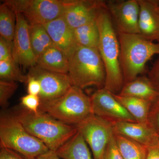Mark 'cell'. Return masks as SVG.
Segmentation results:
<instances>
[{
    "instance_id": "cell-1",
    "label": "cell",
    "mask_w": 159,
    "mask_h": 159,
    "mask_svg": "<svg viewBox=\"0 0 159 159\" xmlns=\"http://www.w3.org/2000/svg\"><path fill=\"white\" fill-rule=\"evenodd\" d=\"M96 21L99 32L98 50L106 71L104 88L112 93L119 94L125 84L120 64V44L105 2L98 11Z\"/></svg>"
},
{
    "instance_id": "cell-2",
    "label": "cell",
    "mask_w": 159,
    "mask_h": 159,
    "mask_svg": "<svg viewBox=\"0 0 159 159\" xmlns=\"http://www.w3.org/2000/svg\"><path fill=\"white\" fill-rule=\"evenodd\" d=\"M17 108L12 113L29 133L50 150L57 151L78 131L77 126L61 122L42 111L32 112L22 106Z\"/></svg>"
},
{
    "instance_id": "cell-3",
    "label": "cell",
    "mask_w": 159,
    "mask_h": 159,
    "mask_svg": "<svg viewBox=\"0 0 159 159\" xmlns=\"http://www.w3.org/2000/svg\"><path fill=\"white\" fill-rule=\"evenodd\" d=\"M118 34L120 64L125 84L140 76L148 61L154 55H159V43L147 39L139 34Z\"/></svg>"
},
{
    "instance_id": "cell-4",
    "label": "cell",
    "mask_w": 159,
    "mask_h": 159,
    "mask_svg": "<svg viewBox=\"0 0 159 159\" xmlns=\"http://www.w3.org/2000/svg\"><path fill=\"white\" fill-rule=\"evenodd\" d=\"M68 75L74 86L104 88L106 71L98 49L78 46L68 58Z\"/></svg>"
},
{
    "instance_id": "cell-5",
    "label": "cell",
    "mask_w": 159,
    "mask_h": 159,
    "mask_svg": "<svg viewBox=\"0 0 159 159\" xmlns=\"http://www.w3.org/2000/svg\"><path fill=\"white\" fill-rule=\"evenodd\" d=\"M0 147L14 151L26 159H36L49 150L26 130L14 114L6 112L0 117Z\"/></svg>"
},
{
    "instance_id": "cell-6",
    "label": "cell",
    "mask_w": 159,
    "mask_h": 159,
    "mask_svg": "<svg viewBox=\"0 0 159 159\" xmlns=\"http://www.w3.org/2000/svg\"><path fill=\"white\" fill-rule=\"evenodd\" d=\"M39 110L63 123L75 126L93 115L90 97L74 86L59 98L40 102Z\"/></svg>"
},
{
    "instance_id": "cell-7",
    "label": "cell",
    "mask_w": 159,
    "mask_h": 159,
    "mask_svg": "<svg viewBox=\"0 0 159 159\" xmlns=\"http://www.w3.org/2000/svg\"><path fill=\"white\" fill-rule=\"evenodd\" d=\"M3 3L15 13L22 14L29 25H45L62 16L65 1L7 0Z\"/></svg>"
},
{
    "instance_id": "cell-8",
    "label": "cell",
    "mask_w": 159,
    "mask_h": 159,
    "mask_svg": "<svg viewBox=\"0 0 159 159\" xmlns=\"http://www.w3.org/2000/svg\"><path fill=\"white\" fill-rule=\"evenodd\" d=\"M90 148L94 159H101L110 140L113 136L112 124L93 115L77 126Z\"/></svg>"
},
{
    "instance_id": "cell-9",
    "label": "cell",
    "mask_w": 159,
    "mask_h": 159,
    "mask_svg": "<svg viewBox=\"0 0 159 159\" xmlns=\"http://www.w3.org/2000/svg\"><path fill=\"white\" fill-rule=\"evenodd\" d=\"M90 97L93 115L112 124L119 122H137L113 94L105 89H98Z\"/></svg>"
},
{
    "instance_id": "cell-10",
    "label": "cell",
    "mask_w": 159,
    "mask_h": 159,
    "mask_svg": "<svg viewBox=\"0 0 159 159\" xmlns=\"http://www.w3.org/2000/svg\"><path fill=\"white\" fill-rule=\"evenodd\" d=\"M28 75L35 77L40 84V102L57 99L73 86L68 74H59L46 70L35 66L31 68Z\"/></svg>"
},
{
    "instance_id": "cell-11",
    "label": "cell",
    "mask_w": 159,
    "mask_h": 159,
    "mask_svg": "<svg viewBox=\"0 0 159 159\" xmlns=\"http://www.w3.org/2000/svg\"><path fill=\"white\" fill-rule=\"evenodd\" d=\"M105 5L118 33L139 34L138 0L109 1Z\"/></svg>"
},
{
    "instance_id": "cell-12",
    "label": "cell",
    "mask_w": 159,
    "mask_h": 159,
    "mask_svg": "<svg viewBox=\"0 0 159 159\" xmlns=\"http://www.w3.org/2000/svg\"><path fill=\"white\" fill-rule=\"evenodd\" d=\"M15 13L16 22L13 40L12 57L18 65L31 68L36 66V58L30 41L29 24L22 14Z\"/></svg>"
},
{
    "instance_id": "cell-13",
    "label": "cell",
    "mask_w": 159,
    "mask_h": 159,
    "mask_svg": "<svg viewBox=\"0 0 159 159\" xmlns=\"http://www.w3.org/2000/svg\"><path fill=\"white\" fill-rule=\"evenodd\" d=\"M62 16L72 29H75L97 19L99 9L105 2L99 1H65Z\"/></svg>"
},
{
    "instance_id": "cell-14",
    "label": "cell",
    "mask_w": 159,
    "mask_h": 159,
    "mask_svg": "<svg viewBox=\"0 0 159 159\" xmlns=\"http://www.w3.org/2000/svg\"><path fill=\"white\" fill-rule=\"evenodd\" d=\"M43 26L54 45L60 49L69 58L78 46L74 29L69 25L62 16Z\"/></svg>"
},
{
    "instance_id": "cell-15",
    "label": "cell",
    "mask_w": 159,
    "mask_h": 159,
    "mask_svg": "<svg viewBox=\"0 0 159 159\" xmlns=\"http://www.w3.org/2000/svg\"><path fill=\"white\" fill-rule=\"evenodd\" d=\"M158 1L138 0L139 34L151 41L159 40Z\"/></svg>"
},
{
    "instance_id": "cell-16",
    "label": "cell",
    "mask_w": 159,
    "mask_h": 159,
    "mask_svg": "<svg viewBox=\"0 0 159 159\" xmlns=\"http://www.w3.org/2000/svg\"><path fill=\"white\" fill-rule=\"evenodd\" d=\"M112 125L114 134L127 137L146 147L159 144V136L149 123L119 122Z\"/></svg>"
},
{
    "instance_id": "cell-17",
    "label": "cell",
    "mask_w": 159,
    "mask_h": 159,
    "mask_svg": "<svg viewBox=\"0 0 159 159\" xmlns=\"http://www.w3.org/2000/svg\"><path fill=\"white\" fill-rule=\"evenodd\" d=\"M36 65L46 70L68 74V58L63 51L54 45L47 49L36 58Z\"/></svg>"
},
{
    "instance_id": "cell-18",
    "label": "cell",
    "mask_w": 159,
    "mask_h": 159,
    "mask_svg": "<svg viewBox=\"0 0 159 159\" xmlns=\"http://www.w3.org/2000/svg\"><path fill=\"white\" fill-rule=\"evenodd\" d=\"M121 96L136 97L152 102L159 96L150 80L145 76H140L124 84L119 94Z\"/></svg>"
},
{
    "instance_id": "cell-19",
    "label": "cell",
    "mask_w": 159,
    "mask_h": 159,
    "mask_svg": "<svg viewBox=\"0 0 159 159\" xmlns=\"http://www.w3.org/2000/svg\"><path fill=\"white\" fill-rule=\"evenodd\" d=\"M63 159H94L85 140L78 131L56 151Z\"/></svg>"
},
{
    "instance_id": "cell-20",
    "label": "cell",
    "mask_w": 159,
    "mask_h": 159,
    "mask_svg": "<svg viewBox=\"0 0 159 159\" xmlns=\"http://www.w3.org/2000/svg\"><path fill=\"white\" fill-rule=\"evenodd\" d=\"M114 97L131 115L137 122L148 123L152 102L136 97L114 94Z\"/></svg>"
},
{
    "instance_id": "cell-21",
    "label": "cell",
    "mask_w": 159,
    "mask_h": 159,
    "mask_svg": "<svg viewBox=\"0 0 159 159\" xmlns=\"http://www.w3.org/2000/svg\"><path fill=\"white\" fill-rule=\"evenodd\" d=\"M119 151L124 159H146L147 147L127 137L115 134Z\"/></svg>"
},
{
    "instance_id": "cell-22",
    "label": "cell",
    "mask_w": 159,
    "mask_h": 159,
    "mask_svg": "<svg viewBox=\"0 0 159 159\" xmlns=\"http://www.w3.org/2000/svg\"><path fill=\"white\" fill-rule=\"evenodd\" d=\"M29 36L36 58L54 44L43 25H29Z\"/></svg>"
},
{
    "instance_id": "cell-23",
    "label": "cell",
    "mask_w": 159,
    "mask_h": 159,
    "mask_svg": "<svg viewBox=\"0 0 159 159\" xmlns=\"http://www.w3.org/2000/svg\"><path fill=\"white\" fill-rule=\"evenodd\" d=\"M78 45L98 49L99 32L97 21H93L74 29Z\"/></svg>"
},
{
    "instance_id": "cell-24",
    "label": "cell",
    "mask_w": 159,
    "mask_h": 159,
    "mask_svg": "<svg viewBox=\"0 0 159 159\" xmlns=\"http://www.w3.org/2000/svg\"><path fill=\"white\" fill-rule=\"evenodd\" d=\"M15 12L5 3L0 6L1 37L9 43H13L15 33Z\"/></svg>"
},
{
    "instance_id": "cell-25",
    "label": "cell",
    "mask_w": 159,
    "mask_h": 159,
    "mask_svg": "<svg viewBox=\"0 0 159 159\" xmlns=\"http://www.w3.org/2000/svg\"><path fill=\"white\" fill-rule=\"evenodd\" d=\"M0 79L7 81L26 83L28 76L24 75L13 60L0 61Z\"/></svg>"
},
{
    "instance_id": "cell-26",
    "label": "cell",
    "mask_w": 159,
    "mask_h": 159,
    "mask_svg": "<svg viewBox=\"0 0 159 159\" xmlns=\"http://www.w3.org/2000/svg\"><path fill=\"white\" fill-rule=\"evenodd\" d=\"M18 87L16 82L0 80V105L6 108L9 104V99L15 93Z\"/></svg>"
},
{
    "instance_id": "cell-27",
    "label": "cell",
    "mask_w": 159,
    "mask_h": 159,
    "mask_svg": "<svg viewBox=\"0 0 159 159\" xmlns=\"http://www.w3.org/2000/svg\"><path fill=\"white\" fill-rule=\"evenodd\" d=\"M148 123L159 136V96L152 102Z\"/></svg>"
},
{
    "instance_id": "cell-28",
    "label": "cell",
    "mask_w": 159,
    "mask_h": 159,
    "mask_svg": "<svg viewBox=\"0 0 159 159\" xmlns=\"http://www.w3.org/2000/svg\"><path fill=\"white\" fill-rule=\"evenodd\" d=\"M20 103L23 107L28 111L37 113L39 111L40 99L39 96L28 94L21 98Z\"/></svg>"
},
{
    "instance_id": "cell-29",
    "label": "cell",
    "mask_w": 159,
    "mask_h": 159,
    "mask_svg": "<svg viewBox=\"0 0 159 159\" xmlns=\"http://www.w3.org/2000/svg\"><path fill=\"white\" fill-rule=\"evenodd\" d=\"M101 159H124L119 151L114 135L107 144Z\"/></svg>"
},
{
    "instance_id": "cell-30",
    "label": "cell",
    "mask_w": 159,
    "mask_h": 159,
    "mask_svg": "<svg viewBox=\"0 0 159 159\" xmlns=\"http://www.w3.org/2000/svg\"><path fill=\"white\" fill-rule=\"evenodd\" d=\"M12 47L13 43H9L0 37V61L13 60Z\"/></svg>"
},
{
    "instance_id": "cell-31",
    "label": "cell",
    "mask_w": 159,
    "mask_h": 159,
    "mask_svg": "<svg viewBox=\"0 0 159 159\" xmlns=\"http://www.w3.org/2000/svg\"><path fill=\"white\" fill-rule=\"evenodd\" d=\"M28 79L26 83L27 84V92L28 94L39 96L41 91L40 84L35 77L29 76L27 74Z\"/></svg>"
},
{
    "instance_id": "cell-32",
    "label": "cell",
    "mask_w": 159,
    "mask_h": 159,
    "mask_svg": "<svg viewBox=\"0 0 159 159\" xmlns=\"http://www.w3.org/2000/svg\"><path fill=\"white\" fill-rule=\"evenodd\" d=\"M148 77L154 87L159 93V57L149 71Z\"/></svg>"
},
{
    "instance_id": "cell-33",
    "label": "cell",
    "mask_w": 159,
    "mask_h": 159,
    "mask_svg": "<svg viewBox=\"0 0 159 159\" xmlns=\"http://www.w3.org/2000/svg\"><path fill=\"white\" fill-rule=\"evenodd\" d=\"M0 159H26L16 152L6 148L1 147Z\"/></svg>"
},
{
    "instance_id": "cell-34",
    "label": "cell",
    "mask_w": 159,
    "mask_h": 159,
    "mask_svg": "<svg viewBox=\"0 0 159 159\" xmlns=\"http://www.w3.org/2000/svg\"><path fill=\"white\" fill-rule=\"evenodd\" d=\"M146 159H159V144L152 147H147Z\"/></svg>"
},
{
    "instance_id": "cell-35",
    "label": "cell",
    "mask_w": 159,
    "mask_h": 159,
    "mask_svg": "<svg viewBox=\"0 0 159 159\" xmlns=\"http://www.w3.org/2000/svg\"><path fill=\"white\" fill-rule=\"evenodd\" d=\"M36 159H60V158L57 155L56 152L49 150Z\"/></svg>"
},
{
    "instance_id": "cell-36",
    "label": "cell",
    "mask_w": 159,
    "mask_h": 159,
    "mask_svg": "<svg viewBox=\"0 0 159 159\" xmlns=\"http://www.w3.org/2000/svg\"><path fill=\"white\" fill-rule=\"evenodd\" d=\"M158 9L159 11V1H158Z\"/></svg>"
},
{
    "instance_id": "cell-37",
    "label": "cell",
    "mask_w": 159,
    "mask_h": 159,
    "mask_svg": "<svg viewBox=\"0 0 159 159\" xmlns=\"http://www.w3.org/2000/svg\"><path fill=\"white\" fill-rule=\"evenodd\" d=\"M158 42L159 43V40L158 41Z\"/></svg>"
}]
</instances>
